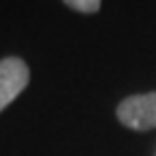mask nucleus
Instances as JSON below:
<instances>
[{
    "mask_svg": "<svg viewBox=\"0 0 156 156\" xmlns=\"http://www.w3.org/2000/svg\"><path fill=\"white\" fill-rule=\"evenodd\" d=\"M117 119L136 132L156 128V91L124 98L117 106Z\"/></svg>",
    "mask_w": 156,
    "mask_h": 156,
    "instance_id": "obj_1",
    "label": "nucleus"
},
{
    "mask_svg": "<svg viewBox=\"0 0 156 156\" xmlns=\"http://www.w3.org/2000/svg\"><path fill=\"white\" fill-rule=\"evenodd\" d=\"M30 83V69L20 56L0 58V113Z\"/></svg>",
    "mask_w": 156,
    "mask_h": 156,
    "instance_id": "obj_2",
    "label": "nucleus"
},
{
    "mask_svg": "<svg viewBox=\"0 0 156 156\" xmlns=\"http://www.w3.org/2000/svg\"><path fill=\"white\" fill-rule=\"evenodd\" d=\"M63 2H65L69 9H74V11H78V13H85V15L98 13V11H100V7H102V0H63Z\"/></svg>",
    "mask_w": 156,
    "mask_h": 156,
    "instance_id": "obj_3",
    "label": "nucleus"
}]
</instances>
